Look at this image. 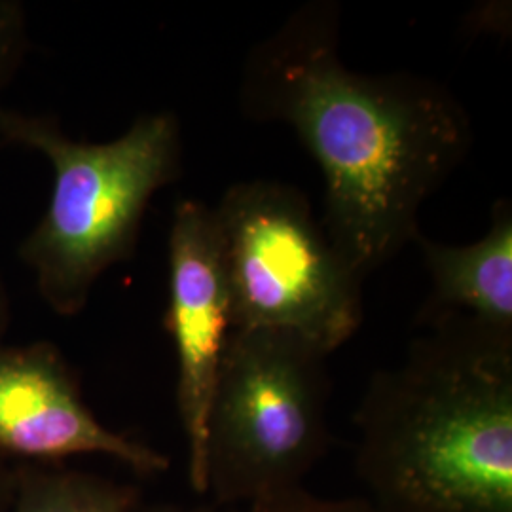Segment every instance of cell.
Instances as JSON below:
<instances>
[{"label":"cell","mask_w":512,"mask_h":512,"mask_svg":"<svg viewBox=\"0 0 512 512\" xmlns=\"http://www.w3.org/2000/svg\"><path fill=\"white\" fill-rule=\"evenodd\" d=\"M340 46V4H302L247 54L239 105L249 120L289 126L310 152L321 222L366 279L420 238L421 207L467 158L473 126L444 84L353 71Z\"/></svg>","instance_id":"6da1fadb"},{"label":"cell","mask_w":512,"mask_h":512,"mask_svg":"<svg viewBox=\"0 0 512 512\" xmlns=\"http://www.w3.org/2000/svg\"><path fill=\"white\" fill-rule=\"evenodd\" d=\"M355 414L359 476L382 512H512V332L420 319Z\"/></svg>","instance_id":"7a4b0ae2"},{"label":"cell","mask_w":512,"mask_h":512,"mask_svg":"<svg viewBox=\"0 0 512 512\" xmlns=\"http://www.w3.org/2000/svg\"><path fill=\"white\" fill-rule=\"evenodd\" d=\"M0 139L52 165L50 203L18 256L44 304L74 317L86 310L101 275L135 256L148 203L181 177L179 118L148 112L120 137L88 143L69 137L54 116L2 109Z\"/></svg>","instance_id":"3957f363"},{"label":"cell","mask_w":512,"mask_h":512,"mask_svg":"<svg viewBox=\"0 0 512 512\" xmlns=\"http://www.w3.org/2000/svg\"><path fill=\"white\" fill-rule=\"evenodd\" d=\"M327 353L285 330H230L205 435V495L247 507L302 488L329 444Z\"/></svg>","instance_id":"277c9868"},{"label":"cell","mask_w":512,"mask_h":512,"mask_svg":"<svg viewBox=\"0 0 512 512\" xmlns=\"http://www.w3.org/2000/svg\"><path fill=\"white\" fill-rule=\"evenodd\" d=\"M232 330H285L330 355L363 323V277L330 241L306 194L253 179L211 205Z\"/></svg>","instance_id":"5b68a950"},{"label":"cell","mask_w":512,"mask_h":512,"mask_svg":"<svg viewBox=\"0 0 512 512\" xmlns=\"http://www.w3.org/2000/svg\"><path fill=\"white\" fill-rule=\"evenodd\" d=\"M169 304L165 329L177 353V406L188 448V482L205 495V435L213 387L230 325L213 209L184 198L169 228Z\"/></svg>","instance_id":"8992f818"},{"label":"cell","mask_w":512,"mask_h":512,"mask_svg":"<svg viewBox=\"0 0 512 512\" xmlns=\"http://www.w3.org/2000/svg\"><path fill=\"white\" fill-rule=\"evenodd\" d=\"M118 459L137 475H160L169 459L105 427L82 397L78 376L52 342L0 346V456L29 465L74 456Z\"/></svg>","instance_id":"52a82bcc"},{"label":"cell","mask_w":512,"mask_h":512,"mask_svg":"<svg viewBox=\"0 0 512 512\" xmlns=\"http://www.w3.org/2000/svg\"><path fill=\"white\" fill-rule=\"evenodd\" d=\"M490 228L467 245L416 239L431 293L420 319L456 313L482 327L512 332V203L497 200Z\"/></svg>","instance_id":"ba28073f"},{"label":"cell","mask_w":512,"mask_h":512,"mask_svg":"<svg viewBox=\"0 0 512 512\" xmlns=\"http://www.w3.org/2000/svg\"><path fill=\"white\" fill-rule=\"evenodd\" d=\"M141 505L133 484L54 465H18L10 512H131Z\"/></svg>","instance_id":"9c48e42d"},{"label":"cell","mask_w":512,"mask_h":512,"mask_svg":"<svg viewBox=\"0 0 512 512\" xmlns=\"http://www.w3.org/2000/svg\"><path fill=\"white\" fill-rule=\"evenodd\" d=\"M29 50L27 12L18 0H0V110L2 97L19 73Z\"/></svg>","instance_id":"30bf717a"},{"label":"cell","mask_w":512,"mask_h":512,"mask_svg":"<svg viewBox=\"0 0 512 512\" xmlns=\"http://www.w3.org/2000/svg\"><path fill=\"white\" fill-rule=\"evenodd\" d=\"M230 512H382L365 499H332L311 494L304 486L266 497Z\"/></svg>","instance_id":"8fae6325"},{"label":"cell","mask_w":512,"mask_h":512,"mask_svg":"<svg viewBox=\"0 0 512 512\" xmlns=\"http://www.w3.org/2000/svg\"><path fill=\"white\" fill-rule=\"evenodd\" d=\"M18 486V465L0 456V512H10Z\"/></svg>","instance_id":"7c38bea8"},{"label":"cell","mask_w":512,"mask_h":512,"mask_svg":"<svg viewBox=\"0 0 512 512\" xmlns=\"http://www.w3.org/2000/svg\"><path fill=\"white\" fill-rule=\"evenodd\" d=\"M131 512H220L217 505H177V503H158V505H139Z\"/></svg>","instance_id":"4fadbf2b"},{"label":"cell","mask_w":512,"mask_h":512,"mask_svg":"<svg viewBox=\"0 0 512 512\" xmlns=\"http://www.w3.org/2000/svg\"><path fill=\"white\" fill-rule=\"evenodd\" d=\"M10 321H12V306H10V294L4 285V279L0 275V346L4 342V336L10 329Z\"/></svg>","instance_id":"5bb4252c"}]
</instances>
